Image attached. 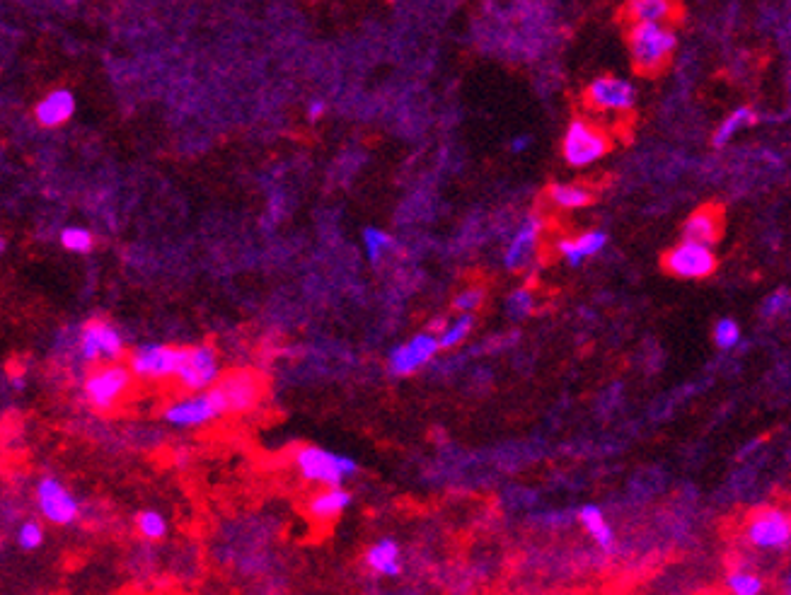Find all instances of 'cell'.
Here are the masks:
<instances>
[{
  "label": "cell",
  "instance_id": "36",
  "mask_svg": "<svg viewBox=\"0 0 791 595\" xmlns=\"http://www.w3.org/2000/svg\"><path fill=\"white\" fill-rule=\"evenodd\" d=\"M530 143H533V138H530L528 134H521V136H516L511 141V153H525V150L530 148Z\"/></svg>",
  "mask_w": 791,
  "mask_h": 595
},
{
  "label": "cell",
  "instance_id": "7",
  "mask_svg": "<svg viewBox=\"0 0 791 595\" xmlns=\"http://www.w3.org/2000/svg\"><path fill=\"white\" fill-rule=\"evenodd\" d=\"M184 356V346L170 344H141L131 351L129 371L141 380H167L175 378Z\"/></svg>",
  "mask_w": 791,
  "mask_h": 595
},
{
  "label": "cell",
  "instance_id": "8",
  "mask_svg": "<svg viewBox=\"0 0 791 595\" xmlns=\"http://www.w3.org/2000/svg\"><path fill=\"white\" fill-rule=\"evenodd\" d=\"M221 417L225 414L211 390L177 397L163 409V419L175 429H201V426H209Z\"/></svg>",
  "mask_w": 791,
  "mask_h": 595
},
{
  "label": "cell",
  "instance_id": "19",
  "mask_svg": "<svg viewBox=\"0 0 791 595\" xmlns=\"http://www.w3.org/2000/svg\"><path fill=\"white\" fill-rule=\"evenodd\" d=\"M605 245H608V233H603V230H586V233L576 235V238H564L557 245V250L562 254L564 262L571 264V267H579L586 259L603 252Z\"/></svg>",
  "mask_w": 791,
  "mask_h": 595
},
{
  "label": "cell",
  "instance_id": "32",
  "mask_svg": "<svg viewBox=\"0 0 791 595\" xmlns=\"http://www.w3.org/2000/svg\"><path fill=\"white\" fill-rule=\"evenodd\" d=\"M506 310L508 317H513V320H525L528 315H533L535 296L528 291V288H518V291H513L511 298H508Z\"/></svg>",
  "mask_w": 791,
  "mask_h": 595
},
{
  "label": "cell",
  "instance_id": "5",
  "mask_svg": "<svg viewBox=\"0 0 791 595\" xmlns=\"http://www.w3.org/2000/svg\"><path fill=\"white\" fill-rule=\"evenodd\" d=\"M221 375L223 368H221V358H218V351L209 344H199L184 349L182 363L180 368H177L175 380L184 392H189V395H199V392L211 390V387L221 380Z\"/></svg>",
  "mask_w": 791,
  "mask_h": 595
},
{
  "label": "cell",
  "instance_id": "17",
  "mask_svg": "<svg viewBox=\"0 0 791 595\" xmlns=\"http://www.w3.org/2000/svg\"><path fill=\"white\" fill-rule=\"evenodd\" d=\"M354 504V496L344 487H327L315 491L308 501V516L317 523H332Z\"/></svg>",
  "mask_w": 791,
  "mask_h": 595
},
{
  "label": "cell",
  "instance_id": "35",
  "mask_svg": "<svg viewBox=\"0 0 791 595\" xmlns=\"http://www.w3.org/2000/svg\"><path fill=\"white\" fill-rule=\"evenodd\" d=\"M325 112H327L325 100H313V102H310V105H308V119H310V121L322 119V117H325Z\"/></svg>",
  "mask_w": 791,
  "mask_h": 595
},
{
  "label": "cell",
  "instance_id": "4",
  "mask_svg": "<svg viewBox=\"0 0 791 595\" xmlns=\"http://www.w3.org/2000/svg\"><path fill=\"white\" fill-rule=\"evenodd\" d=\"M610 153V136L588 119H574L562 138V155L571 167H591Z\"/></svg>",
  "mask_w": 791,
  "mask_h": 595
},
{
  "label": "cell",
  "instance_id": "29",
  "mask_svg": "<svg viewBox=\"0 0 791 595\" xmlns=\"http://www.w3.org/2000/svg\"><path fill=\"white\" fill-rule=\"evenodd\" d=\"M61 247L73 254H85L95 247V235L88 228H80V225H68V228L61 230Z\"/></svg>",
  "mask_w": 791,
  "mask_h": 595
},
{
  "label": "cell",
  "instance_id": "22",
  "mask_svg": "<svg viewBox=\"0 0 791 595\" xmlns=\"http://www.w3.org/2000/svg\"><path fill=\"white\" fill-rule=\"evenodd\" d=\"M758 124V112L753 107H736L733 112L726 117L714 131L712 143L714 148H724L726 143L733 141L743 129H750V126Z\"/></svg>",
  "mask_w": 791,
  "mask_h": 595
},
{
  "label": "cell",
  "instance_id": "3",
  "mask_svg": "<svg viewBox=\"0 0 791 595\" xmlns=\"http://www.w3.org/2000/svg\"><path fill=\"white\" fill-rule=\"evenodd\" d=\"M134 387V375H131L129 366L124 363H105L97 366L83 385V397L95 412H112L114 407H119L124 402V397L129 395Z\"/></svg>",
  "mask_w": 791,
  "mask_h": 595
},
{
  "label": "cell",
  "instance_id": "16",
  "mask_svg": "<svg viewBox=\"0 0 791 595\" xmlns=\"http://www.w3.org/2000/svg\"><path fill=\"white\" fill-rule=\"evenodd\" d=\"M75 95L71 90L66 88H59V90H51L49 95H44L42 100L37 102V107H34V119H37L39 126H44V129H59V126L68 124V121L73 119L75 114Z\"/></svg>",
  "mask_w": 791,
  "mask_h": 595
},
{
  "label": "cell",
  "instance_id": "11",
  "mask_svg": "<svg viewBox=\"0 0 791 595\" xmlns=\"http://www.w3.org/2000/svg\"><path fill=\"white\" fill-rule=\"evenodd\" d=\"M124 337L114 325H109L105 320H95L88 322L80 332L78 339V351L83 356V361L88 363H117L121 356H124Z\"/></svg>",
  "mask_w": 791,
  "mask_h": 595
},
{
  "label": "cell",
  "instance_id": "18",
  "mask_svg": "<svg viewBox=\"0 0 791 595\" xmlns=\"http://www.w3.org/2000/svg\"><path fill=\"white\" fill-rule=\"evenodd\" d=\"M721 238V216L717 209H700L695 213H690L683 225V242H692V245H702V247H712L717 245V240Z\"/></svg>",
  "mask_w": 791,
  "mask_h": 595
},
{
  "label": "cell",
  "instance_id": "33",
  "mask_svg": "<svg viewBox=\"0 0 791 595\" xmlns=\"http://www.w3.org/2000/svg\"><path fill=\"white\" fill-rule=\"evenodd\" d=\"M484 303V291L482 288L472 286V288H465V291H460L458 296L453 300V308L458 310L460 315H475L479 308H482Z\"/></svg>",
  "mask_w": 791,
  "mask_h": 595
},
{
  "label": "cell",
  "instance_id": "12",
  "mask_svg": "<svg viewBox=\"0 0 791 595\" xmlns=\"http://www.w3.org/2000/svg\"><path fill=\"white\" fill-rule=\"evenodd\" d=\"M586 102L596 112H629L637 102V88L632 85V80L620 78V75H600L586 88Z\"/></svg>",
  "mask_w": 791,
  "mask_h": 595
},
{
  "label": "cell",
  "instance_id": "13",
  "mask_svg": "<svg viewBox=\"0 0 791 595\" xmlns=\"http://www.w3.org/2000/svg\"><path fill=\"white\" fill-rule=\"evenodd\" d=\"M663 267L668 274L678 276V279H707L717 271V254L712 247L692 245V242H680L663 259Z\"/></svg>",
  "mask_w": 791,
  "mask_h": 595
},
{
  "label": "cell",
  "instance_id": "9",
  "mask_svg": "<svg viewBox=\"0 0 791 595\" xmlns=\"http://www.w3.org/2000/svg\"><path fill=\"white\" fill-rule=\"evenodd\" d=\"M42 518L51 525H73L80 518V501L61 479L42 477L34 489Z\"/></svg>",
  "mask_w": 791,
  "mask_h": 595
},
{
  "label": "cell",
  "instance_id": "23",
  "mask_svg": "<svg viewBox=\"0 0 791 595\" xmlns=\"http://www.w3.org/2000/svg\"><path fill=\"white\" fill-rule=\"evenodd\" d=\"M627 13L634 17V25H666L673 15V5L668 0H634L627 5Z\"/></svg>",
  "mask_w": 791,
  "mask_h": 595
},
{
  "label": "cell",
  "instance_id": "14",
  "mask_svg": "<svg viewBox=\"0 0 791 595\" xmlns=\"http://www.w3.org/2000/svg\"><path fill=\"white\" fill-rule=\"evenodd\" d=\"M438 351H441V346H438L436 334L433 332L414 334L409 342L395 346V349L390 351L388 358L390 373L400 375V378H407V375L421 371L426 363H431Z\"/></svg>",
  "mask_w": 791,
  "mask_h": 595
},
{
  "label": "cell",
  "instance_id": "15",
  "mask_svg": "<svg viewBox=\"0 0 791 595\" xmlns=\"http://www.w3.org/2000/svg\"><path fill=\"white\" fill-rule=\"evenodd\" d=\"M540 235H542L540 218L535 216V213L525 216V221L518 225L516 235H513L511 242H508V247L504 252V264L508 271H523L535 262V254H538V245H540Z\"/></svg>",
  "mask_w": 791,
  "mask_h": 595
},
{
  "label": "cell",
  "instance_id": "27",
  "mask_svg": "<svg viewBox=\"0 0 791 595\" xmlns=\"http://www.w3.org/2000/svg\"><path fill=\"white\" fill-rule=\"evenodd\" d=\"M726 588H729L731 595H762L765 583L755 571L736 569L729 571V576H726Z\"/></svg>",
  "mask_w": 791,
  "mask_h": 595
},
{
  "label": "cell",
  "instance_id": "20",
  "mask_svg": "<svg viewBox=\"0 0 791 595\" xmlns=\"http://www.w3.org/2000/svg\"><path fill=\"white\" fill-rule=\"evenodd\" d=\"M366 566L378 576H388V579H395L400 576L402 571V550L397 545V540L392 537H383V540L373 542L371 547L366 550Z\"/></svg>",
  "mask_w": 791,
  "mask_h": 595
},
{
  "label": "cell",
  "instance_id": "34",
  "mask_svg": "<svg viewBox=\"0 0 791 595\" xmlns=\"http://www.w3.org/2000/svg\"><path fill=\"white\" fill-rule=\"evenodd\" d=\"M789 288H777L775 293H770L765 300V305H762V315L765 317H782L784 313L789 310Z\"/></svg>",
  "mask_w": 791,
  "mask_h": 595
},
{
  "label": "cell",
  "instance_id": "25",
  "mask_svg": "<svg viewBox=\"0 0 791 595\" xmlns=\"http://www.w3.org/2000/svg\"><path fill=\"white\" fill-rule=\"evenodd\" d=\"M475 329V315H458L453 322H446L441 332L436 334L441 349H455L465 342Z\"/></svg>",
  "mask_w": 791,
  "mask_h": 595
},
{
  "label": "cell",
  "instance_id": "10",
  "mask_svg": "<svg viewBox=\"0 0 791 595\" xmlns=\"http://www.w3.org/2000/svg\"><path fill=\"white\" fill-rule=\"evenodd\" d=\"M746 540L765 552H782L791 542L789 513L782 508H762L746 525Z\"/></svg>",
  "mask_w": 791,
  "mask_h": 595
},
{
  "label": "cell",
  "instance_id": "6",
  "mask_svg": "<svg viewBox=\"0 0 791 595\" xmlns=\"http://www.w3.org/2000/svg\"><path fill=\"white\" fill-rule=\"evenodd\" d=\"M213 397L221 404L223 414H245L262 400V378L252 371L223 373L221 380L211 387Z\"/></svg>",
  "mask_w": 791,
  "mask_h": 595
},
{
  "label": "cell",
  "instance_id": "31",
  "mask_svg": "<svg viewBox=\"0 0 791 595\" xmlns=\"http://www.w3.org/2000/svg\"><path fill=\"white\" fill-rule=\"evenodd\" d=\"M44 525L39 521H25L17 528V547L25 552H34L44 545Z\"/></svg>",
  "mask_w": 791,
  "mask_h": 595
},
{
  "label": "cell",
  "instance_id": "1",
  "mask_svg": "<svg viewBox=\"0 0 791 595\" xmlns=\"http://www.w3.org/2000/svg\"><path fill=\"white\" fill-rule=\"evenodd\" d=\"M293 465L305 482L317 484L322 489L344 487L346 479L356 477L359 472V462L354 458L320 446H300L293 453Z\"/></svg>",
  "mask_w": 791,
  "mask_h": 595
},
{
  "label": "cell",
  "instance_id": "30",
  "mask_svg": "<svg viewBox=\"0 0 791 595\" xmlns=\"http://www.w3.org/2000/svg\"><path fill=\"white\" fill-rule=\"evenodd\" d=\"M712 337L714 344H717L721 351H733L743 339L741 325H738L736 320H731V317H724V320H719L717 325H714Z\"/></svg>",
  "mask_w": 791,
  "mask_h": 595
},
{
  "label": "cell",
  "instance_id": "2",
  "mask_svg": "<svg viewBox=\"0 0 791 595\" xmlns=\"http://www.w3.org/2000/svg\"><path fill=\"white\" fill-rule=\"evenodd\" d=\"M629 59L639 73L651 75L666 66L675 54L678 37L668 25H634L629 30Z\"/></svg>",
  "mask_w": 791,
  "mask_h": 595
},
{
  "label": "cell",
  "instance_id": "37",
  "mask_svg": "<svg viewBox=\"0 0 791 595\" xmlns=\"http://www.w3.org/2000/svg\"><path fill=\"white\" fill-rule=\"evenodd\" d=\"M5 247H8V242H5V238H0V254L5 252Z\"/></svg>",
  "mask_w": 791,
  "mask_h": 595
},
{
  "label": "cell",
  "instance_id": "28",
  "mask_svg": "<svg viewBox=\"0 0 791 595\" xmlns=\"http://www.w3.org/2000/svg\"><path fill=\"white\" fill-rule=\"evenodd\" d=\"M363 247H366L368 259L375 264L380 262L392 247H395V240H392V235L385 233L383 228H366L363 230Z\"/></svg>",
  "mask_w": 791,
  "mask_h": 595
},
{
  "label": "cell",
  "instance_id": "24",
  "mask_svg": "<svg viewBox=\"0 0 791 595\" xmlns=\"http://www.w3.org/2000/svg\"><path fill=\"white\" fill-rule=\"evenodd\" d=\"M550 201L562 211H579V209H586V206H591L593 194H591V189L581 187V184L557 182L550 187Z\"/></svg>",
  "mask_w": 791,
  "mask_h": 595
},
{
  "label": "cell",
  "instance_id": "26",
  "mask_svg": "<svg viewBox=\"0 0 791 595\" xmlns=\"http://www.w3.org/2000/svg\"><path fill=\"white\" fill-rule=\"evenodd\" d=\"M136 530L143 540L148 542H160L165 540L167 535V518L160 511H153V508H146L136 516Z\"/></svg>",
  "mask_w": 791,
  "mask_h": 595
},
{
  "label": "cell",
  "instance_id": "21",
  "mask_svg": "<svg viewBox=\"0 0 791 595\" xmlns=\"http://www.w3.org/2000/svg\"><path fill=\"white\" fill-rule=\"evenodd\" d=\"M579 523L583 525V530H586L588 537H591L593 542L603 550L605 554H612L615 552V530H612V525L608 523V518H605L603 508L596 506V504H586L581 506L579 511Z\"/></svg>",
  "mask_w": 791,
  "mask_h": 595
}]
</instances>
